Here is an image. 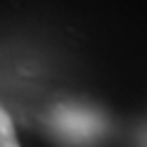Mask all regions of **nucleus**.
I'll use <instances>...</instances> for the list:
<instances>
[{
	"label": "nucleus",
	"instance_id": "f03ea898",
	"mask_svg": "<svg viewBox=\"0 0 147 147\" xmlns=\"http://www.w3.org/2000/svg\"><path fill=\"white\" fill-rule=\"evenodd\" d=\"M0 147H20L15 135V125H12V118L7 115L5 108H0Z\"/></svg>",
	"mask_w": 147,
	"mask_h": 147
},
{
	"label": "nucleus",
	"instance_id": "7ed1b4c3",
	"mask_svg": "<svg viewBox=\"0 0 147 147\" xmlns=\"http://www.w3.org/2000/svg\"><path fill=\"white\" fill-rule=\"evenodd\" d=\"M145 147H147V137H145Z\"/></svg>",
	"mask_w": 147,
	"mask_h": 147
},
{
	"label": "nucleus",
	"instance_id": "f257e3e1",
	"mask_svg": "<svg viewBox=\"0 0 147 147\" xmlns=\"http://www.w3.org/2000/svg\"><path fill=\"white\" fill-rule=\"evenodd\" d=\"M52 123L54 132L64 142L71 145H91L96 142L105 130V120L100 113H96L88 105L79 103H61L52 110Z\"/></svg>",
	"mask_w": 147,
	"mask_h": 147
}]
</instances>
